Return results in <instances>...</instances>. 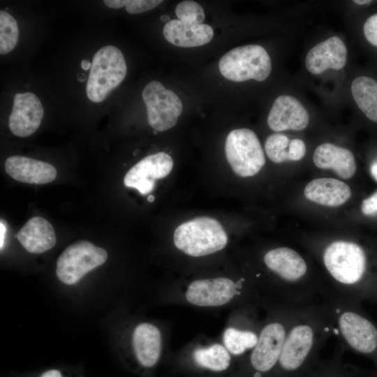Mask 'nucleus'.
Masks as SVG:
<instances>
[{"instance_id": "obj_1", "label": "nucleus", "mask_w": 377, "mask_h": 377, "mask_svg": "<svg viewBox=\"0 0 377 377\" xmlns=\"http://www.w3.org/2000/svg\"><path fill=\"white\" fill-rule=\"evenodd\" d=\"M336 334L330 308L321 300L301 306L287 332L273 377H302L320 360L323 346Z\"/></svg>"}, {"instance_id": "obj_2", "label": "nucleus", "mask_w": 377, "mask_h": 377, "mask_svg": "<svg viewBox=\"0 0 377 377\" xmlns=\"http://www.w3.org/2000/svg\"><path fill=\"white\" fill-rule=\"evenodd\" d=\"M165 290L164 301L170 305L215 309L263 303L253 276L244 275L196 277L172 284Z\"/></svg>"}, {"instance_id": "obj_3", "label": "nucleus", "mask_w": 377, "mask_h": 377, "mask_svg": "<svg viewBox=\"0 0 377 377\" xmlns=\"http://www.w3.org/2000/svg\"><path fill=\"white\" fill-rule=\"evenodd\" d=\"M300 306L264 304L263 320L258 340L239 363L232 377H273L287 332Z\"/></svg>"}, {"instance_id": "obj_4", "label": "nucleus", "mask_w": 377, "mask_h": 377, "mask_svg": "<svg viewBox=\"0 0 377 377\" xmlns=\"http://www.w3.org/2000/svg\"><path fill=\"white\" fill-rule=\"evenodd\" d=\"M323 298L344 348L369 359L375 367L371 377H377V325L363 310L362 302L327 288Z\"/></svg>"}, {"instance_id": "obj_5", "label": "nucleus", "mask_w": 377, "mask_h": 377, "mask_svg": "<svg viewBox=\"0 0 377 377\" xmlns=\"http://www.w3.org/2000/svg\"><path fill=\"white\" fill-rule=\"evenodd\" d=\"M170 367L185 377H232L239 362L221 341L198 337L170 356Z\"/></svg>"}, {"instance_id": "obj_6", "label": "nucleus", "mask_w": 377, "mask_h": 377, "mask_svg": "<svg viewBox=\"0 0 377 377\" xmlns=\"http://www.w3.org/2000/svg\"><path fill=\"white\" fill-rule=\"evenodd\" d=\"M263 303L252 302L232 309L221 341L239 363L256 346L261 330Z\"/></svg>"}, {"instance_id": "obj_7", "label": "nucleus", "mask_w": 377, "mask_h": 377, "mask_svg": "<svg viewBox=\"0 0 377 377\" xmlns=\"http://www.w3.org/2000/svg\"><path fill=\"white\" fill-rule=\"evenodd\" d=\"M228 235L216 219L197 217L179 225L175 230L173 243L177 250L192 258L218 253L228 244Z\"/></svg>"}, {"instance_id": "obj_8", "label": "nucleus", "mask_w": 377, "mask_h": 377, "mask_svg": "<svg viewBox=\"0 0 377 377\" xmlns=\"http://www.w3.org/2000/svg\"><path fill=\"white\" fill-rule=\"evenodd\" d=\"M167 334L165 329L156 323H137L130 337L131 368L142 376L153 375L165 356Z\"/></svg>"}, {"instance_id": "obj_9", "label": "nucleus", "mask_w": 377, "mask_h": 377, "mask_svg": "<svg viewBox=\"0 0 377 377\" xmlns=\"http://www.w3.org/2000/svg\"><path fill=\"white\" fill-rule=\"evenodd\" d=\"M127 66L121 50L112 45L101 47L94 54L86 84L87 98L103 101L126 75Z\"/></svg>"}, {"instance_id": "obj_10", "label": "nucleus", "mask_w": 377, "mask_h": 377, "mask_svg": "<svg viewBox=\"0 0 377 377\" xmlns=\"http://www.w3.org/2000/svg\"><path fill=\"white\" fill-rule=\"evenodd\" d=\"M219 68L223 77L234 82L251 79L262 82L272 71L270 57L258 45H247L232 49L219 60Z\"/></svg>"}, {"instance_id": "obj_11", "label": "nucleus", "mask_w": 377, "mask_h": 377, "mask_svg": "<svg viewBox=\"0 0 377 377\" xmlns=\"http://www.w3.org/2000/svg\"><path fill=\"white\" fill-rule=\"evenodd\" d=\"M225 151L232 170L242 177L256 175L265 163L260 142L256 133L248 128L230 131L226 138Z\"/></svg>"}, {"instance_id": "obj_12", "label": "nucleus", "mask_w": 377, "mask_h": 377, "mask_svg": "<svg viewBox=\"0 0 377 377\" xmlns=\"http://www.w3.org/2000/svg\"><path fill=\"white\" fill-rule=\"evenodd\" d=\"M107 251L82 240L67 246L57 261V278L66 285L78 282L86 274L105 263Z\"/></svg>"}, {"instance_id": "obj_13", "label": "nucleus", "mask_w": 377, "mask_h": 377, "mask_svg": "<svg viewBox=\"0 0 377 377\" xmlns=\"http://www.w3.org/2000/svg\"><path fill=\"white\" fill-rule=\"evenodd\" d=\"M142 96L151 127L165 131L175 126L182 112V103L177 94L160 82L153 80L143 89Z\"/></svg>"}, {"instance_id": "obj_14", "label": "nucleus", "mask_w": 377, "mask_h": 377, "mask_svg": "<svg viewBox=\"0 0 377 377\" xmlns=\"http://www.w3.org/2000/svg\"><path fill=\"white\" fill-rule=\"evenodd\" d=\"M173 168L172 157L158 152L147 156L126 174L124 184L126 186L137 189L141 195L151 193L155 186V180L168 176Z\"/></svg>"}, {"instance_id": "obj_15", "label": "nucleus", "mask_w": 377, "mask_h": 377, "mask_svg": "<svg viewBox=\"0 0 377 377\" xmlns=\"http://www.w3.org/2000/svg\"><path fill=\"white\" fill-rule=\"evenodd\" d=\"M43 114L42 103L34 94L17 93L8 118V127L15 135L28 137L38 128Z\"/></svg>"}, {"instance_id": "obj_16", "label": "nucleus", "mask_w": 377, "mask_h": 377, "mask_svg": "<svg viewBox=\"0 0 377 377\" xmlns=\"http://www.w3.org/2000/svg\"><path fill=\"white\" fill-rule=\"evenodd\" d=\"M305 108L295 98L282 95L276 98L267 117V124L274 131H301L309 124Z\"/></svg>"}, {"instance_id": "obj_17", "label": "nucleus", "mask_w": 377, "mask_h": 377, "mask_svg": "<svg viewBox=\"0 0 377 377\" xmlns=\"http://www.w3.org/2000/svg\"><path fill=\"white\" fill-rule=\"evenodd\" d=\"M347 49L338 36H332L313 47L305 59L306 69L318 75L328 68L340 70L346 63Z\"/></svg>"}, {"instance_id": "obj_18", "label": "nucleus", "mask_w": 377, "mask_h": 377, "mask_svg": "<svg viewBox=\"0 0 377 377\" xmlns=\"http://www.w3.org/2000/svg\"><path fill=\"white\" fill-rule=\"evenodd\" d=\"M5 171L13 179L27 184H47L57 177V170L50 163L18 155L6 159Z\"/></svg>"}, {"instance_id": "obj_19", "label": "nucleus", "mask_w": 377, "mask_h": 377, "mask_svg": "<svg viewBox=\"0 0 377 377\" xmlns=\"http://www.w3.org/2000/svg\"><path fill=\"white\" fill-rule=\"evenodd\" d=\"M163 33L169 43L181 47L204 45L210 42L214 36L212 28L207 24H192L179 20L166 22Z\"/></svg>"}, {"instance_id": "obj_20", "label": "nucleus", "mask_w": 377, "mask_h": 377, "mask_svg": "<svg viewBox=\"0 0 377 377\" xmlns=\"http://www.w3.org/2000/svg\"><path fill=\"white\" fill-rule=\"evenodd\" d=\"M315 165L321 169H332L341 178H351L356 171L353 153L332 143H323L316 147L313 155Z\"/></svg>"}, {"instance_id": "obj_21", "label": "nucleus", "mask_w": 377, "mask_h": 377, "mask_svg": "<svg viewBox=\"0 0 377 377\" xmlns=\"http://www.w3.org/2000/svg\"><path fill=\"white\" fill-rule=\"evenodd\" d=\"M22 246L29 253H42L55 245L57 239L52 226L45 219H30L16 234Z\"/></svg>"}, {"instance_id": "obj_22", "label": "nucleus", "mask_w": 377, "mask_h": 377, "mask_svg": "<svg viewBox=\"0 0 377 377\" xmlns=\"http://www.w3.org/2000/svg\"><path fill=\"white\" fill-rule=\"evenodd\" d=\"M306 199L317 204L338 207L351 196L350 187L344 182L332 178H318L307 184L304 191Z\"/></svg>"}, {"instance_id": "obj_23", "label": "nucleus", "mask_w": 377, "mask_h": 377, "mask_svg": "<svg viewBox=\"0 0 377 377\" xmlns=\"http://www.w3.org/2000/svg\"><path fill=\"white\" fill-rule=\"evenodd\" d=\"M351 93L361 111L377 122V81L367 76L357 77L352 82Z\"/></svg>"}, {"instance_id": "obj_24", "label": "nucleus", "mask_w": 377, "mask_h": 377, "mask_svg": "<svg viewBox=\"0 0 377 377\" xmlns=\"http://www.w3.org/2000/svg\"><path fill=\"white\" fill-rule=\"evenodd\" d=\"M345 348L338 345L335 352L330 357L319 360L318 363L302 377H353V373L343 363Z\"/></svg>"}, {"instance_id": "obj_25", "label": "nucleus", "mask_w": 377, "mask_h": 377, "mask_svg": "<svg viewBox=\"0 0 377 377\" xmlns=\"http://www.w3.org/2000/svg\"><path fill=\"white\" fill-rule=\"evenodd\" d=\"M19 29L15 19L8 13L0 10V54H6L16 46Z\"/></svg>"}, {"instance_id": "obj_26", "label": "nucleus", "mask_w": 377, "mask_h": 377, "mask_svg": "<svg viewBox=\"0 0 377 377\" xmlns=\"http://www.w3.org/2000/svg\"><path fill=\"white\" fill-rule=\"evenodd\" d=\"M290 140L279 133L270 135L266 139L265 149L268 158L274 163H279L290 161L288 148Z\"/></svg>"}, {"instance_id": "obj_27", "label": "nucleus", "mask_w": 377, "mask_h": 377, "mask_svg": "<svg viewBox=\"0 0 377 377\" xmlns=\"http://www.w3.org/2000/svg\"><path fill=\"white\" fill-rule=\"evenodd\" d=\"M178 20L188 24H202L205 19L202 7L194 1H183L179 3L175 8Z\"/></svg>"}, {"instance_id": "obj_28", "label": "nucleus", "mask_w": 377, "mask_h": 377, "mask_svg": "<svg viewBox=\"0 0 377 377\" xmlns=\"http://www.w3.org/2000/svg\"><path fill=\"white\" fill-rule=\"evenodd\" d=\"M163 1L161 0H105L103 3L110 8L125 7L130 14H138L154 8Z\"/></svg>"}, {"instance_id": "obj_29", "label": "nucleus", "mask_w": 377, "mask_h": 377, "mask_svg": "<svg viewBox=\"0 0 377 377\" xmlns=\"http://www.w3.org/2000/svg\"><path fill=\"white\" fill-rule=\"evenodd\" d=\"M363 31L368 42L377 47V13L370 16L366 20Z\"/></svg>"}, {"instance_id": "obj_30", "label": "nucleus", "mask_w": 377, "mask_h": 377, "mask_svg": "<svg viewBox=\"0 0 377 377\" xmlns=\"http://www.w3.org/2000/svg\"><path fill=\"white\" fill-rule=\"evenodd\" d=\"M306 153V146L300 139L291 140L288 148L290 161H297L302 158Z\"/></svg>"}, {"instance_id": "obj_31", "label": "nucleus", "mask_w": 377, "mask_h": 377, "mask_svg": "<svg viewBox=\"0 0 377 377\" xmlns=\"http://www.w3.org/2000/svg\"><path fill=\"white\" fill-rule=\"evenodd\" d=\"M361 209L364 215L370 216L377 214V191L363 200Z\"/></svg>"}, {"instance_id": "obj_32", "label": "nucleus", "mask_w": 377, "mask_h": 377, "mask_svg": "<svg viewBox=\"0 0 377 377\" xmlns=\"http://www.w3.org/2000/svg\"><path fill=\"white\" fill-rule=\"evenodd\" d=\"M36 377H71L58 368H50L41 371ZM80 377V376H79Z\"/></svg>"}, {"instance_id": "obj_33", "label": "nucleus", "mask_w": 377, "mask_h": 377, "mask_svg": "<svg viewBox=\"0 0 377 377\" xmlns=\"http://www.w3.org/2000/svg\"><path fill=\"white\" fill-rule=\"evenodd\" d=\"M6 232V226L3 224V223L1 221V223H0V235H1V237H0V238H1L0 239H1L0 245H1V249H2V247L3 246V244H4Z\"/></svg>"}, {"instance_id": "obj_34", "label": "nucleus", "mask_w": 377, "mask_h": 377, "mask_svg": "<svg viewBox=\"0 0 377 377\" xmlns=\"http://www.w3.org/2000/svg\"><path fill=\"white\" fill-rule=\"evenodd\" d=\"M370 172L375 181L377 182V160L371 163L370 166Z\"/></svg>"}, {"instance_id": "obj_35", "label": "nucleus", "mask_w": 377, "mask_h": 377, "mask_svg": "<svg viewBox=\"0 0 377 377\" xmlns=\"http://www.w3.org/2000/svg\"><path fill=\"white\" fill-rule=\"evenodd\" d=\"M91 63L87 60V59H82L81 62V67L83 70H89L91 68Z\"/></svg>"}, {"instance_id": "obj_36", "label": "nucleus", "mask_w": 377, "mask_h": 377, "mask_svg": "<svg viewBox=\"0 0 377 377\" xmlns=\"http://www.w3.org/2000/svg\"><path fill=\"white\" fill-rule=\"evenodd\" d=\"M353 2L358 5H365L369 4L371 1L368 0H355Z\"/></svg>"}, {"instance_id": "obj_37", "label": "nucleus", "mask_w": 377, "mask_h": 377, "mask_svg": "<svg viewBox=\"0 0 377 377\" xmlns=\"http://www.w3.org/2000/svg\"><path fill=\"white\" fill-rule=\"evenodd\" d=\"M154 196L153 195H149L147 198V200L150 202H153L154 200Z\"/></svg>"}]
</instances>
